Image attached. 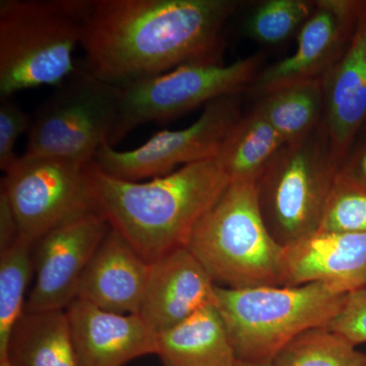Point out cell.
<instances>
[{
  "instance_id": "cell-31",
  "label": "cell",
  "mask_w": 366,
  "mask_h": 366,
  "mask_svg": "<svg viewBox=\"0 0 366 366\" xmlns=\"http://www.w3.org/2000/svg\"><path fill=\"white\" fill-rule=\"evenodd\" d=\"M0 366H11V365H9V360H0Z\"/></svg>"
},
{
  "instance_id": "cell-21",
  "label": "cell",
  "mask_w": 366,
  "mask_h": 366,
  "mask_svg": "<svg viewBox=\"0 0 366 366\" xmlns=\"http://www.w3.org/2000/svg\"><path fill=\"white\" fill-rule=\"evenodd\" d=\"M254 108L286 144L305 139L324 122L322 79L298 81L262 94Z\"/></svg>"
},
{
  "instance_id": "cell-12",
  "label": "cell",
  "mask_w": 366,
  "mask_h": 366,
  "mask_svg": "<svg viewBox=\"0 0 366 366\" xmlns=\"http://www.w3.org/2000/svg\"><path fill=\"white\" fill-rule=\"evenodd\" d=\"M366 0H315L292 54L264 66L249 93L257 96L298 81L322 79L343 56L357 30Z\"/></svg>"
},
{
  "instance_id": "cell-4",
  "label": "cell",
  "mask_w": 366,
  "mask_h": 366,
  "mask_svg": "<svg viewBox=\"0 0 366 366\" xmlns=\"http://www.w3.org/2000/svg\"><path fill=\"white\" fill-rule=\"evenodd\" d=\"M93 0L0 1V98L38 86H59L76 71Z\"/></svg>"
},
{
  "instance_id": "cell-10",
  "label": "cell",
  "mask_w": 366,
  "mask_h": 366,
  "mask_svg": "<svg viewBox=\"0 0 366 366\" xmlns=\"http://www.w3.org/2000/svg\"><path fill=\"white\" fill-rule=\"evenodd\" d=\"M243 113L242 95L220 98L204 106L189 127L159 132L134 150L117 151L103 144L93 162L107 174L127 182L164 177L177 166L218 158Z\"/></svg>"
},
{
  "instance_id": "cell-14",
  "label": "cell",
  "mask_w": 366,
  "mask_h": 366,
  "mask_svg": "<svg viewBox=\"0 0 366 366\" xmlns=\"http://www.w3.org/2000/svg\"><path fill=\"white\" fill-rule=\"evenodd\" d=\"M215 282L187 247L152 262L139 315L156 334L187 320L214 300Z\"/></svg>"
},
{
  "instance_id": "cell-18",
  "label": "cell",
  "mask_w": 366,
  "mask_h": 366,
  "mask_svg": "<svg viewBox=\"0 0 366 366\" xmlns=\"http://www.w3.org/2000/svg\"><path fill=\"white\" fill-rule=\"evenodd\" d=\"M156 355L163 366H233L237 360L213 303L158 334Z\"/></svg>"
},
{
  "instance_id": "cell-23",
  "label": "cell",
  "mask_w": 366,
  "mask_h": 366,
  "mask_svg": "<svg viewBox=\"0 0 366 366\" xmlns=\"http://www.w3.org/2000/svg\"><path fill=\"white\" fill-rule=\"evenodd\" d=\"M274 366H366V354L327 327H315L289 342Z\"/></svg>"
},
{
  "instance_id": "cell-16",
  "label": "cell",
  "mask_w": 366,
  "mask_h": 366,
  "mask_svg": "<svg viewBox=\"0 0 366 366\" xmlns=\"http://www.w3.org/2000/svg\"><path fill=\"white\" fill-rule=\"evenodd\" d=\"M150 268L124 236L110 228L86 267L76 298L106 312L139 315Z\"/></svg>"
},
{
  "instance_id": "cell-25",
  "label": "cell",
  "mask_w": 366,
  "mask_h": 366,
  "mask_svg": "<svg viewBox=\"0 0 366 366\" xmlns=\"http://www.w3.org/2000/svg\"><path fill=\"white\" fill-rule=\"evenodd\" d=\"M319 231L366 233V189L338 173Z\"/></svg>"
},
{
  "instance_id": "cell-1",
  "label": "cell",
  "mask_w": 366,
  "mask_h": 366,
  "mask_svg": "<svg viewBox=\"0 0 366 366\" xmlns=\"http://www.w3.org/2000/svg\"><path fill=\"white\" fill-rule=\"evenodd\" d=\"M236 0H94L81 46L86 69L122 86L189 64H223Z\"/></svg>"
},
{
  "instance_id": "cell-19",
  "label": "cell",
  "mask_w": 366,
  "mask_h": 366,
  "mask_svg": "<svg viewBox=\"0 0 366 366\" xmlns=\"http://www.w3.org/2000/svg\"><path fill=\"white\" fill-rule=\"evenodd\" d=\"M4 360L11 366H79L66 310L25 312L14 327Z\"/></svg>"
},
{
  "instance_id": "cell-3",
  "label": "cell",
  "mask_w": 366,
  "mask_h": 366,
  "mask_svg": "<svg viewBox=\"0 0 366 366\" xmlns=\"http://www.w3.org/2000/svg\"><path fill=\"white\" fill-rule=\"evenodd\" d=\"M349 295L325 282L295 287L215 285L213 305L223 320L236 360L266 362L273 361L300 334L327 327Z\"/></svg>"
},
{
  "instance_id": "cell-5",
  "label": "cell",
  "mask_w": 366,
  "mask_h": 366,
  "mask_svg": "<svg viewBox=\"0 0 366 366\" xmlns=\"http://www.w3.org/2000/svg\"><path fill=\"white\" fill-rule=\"evenodd\" d=\"M187 247L221 287L282 286L284 247L264 222L255 183H229Z\"/></svg>"
},
{
  "instance_id": "cell-17",
  "label": "cell",
  "mask_w": 366,
  "mask_h": 366,
  "mask_svg": "<svg viewBox=\"0 0 366 366\" xmlns=\"http://www.w3.org/2000/svg\"><path fill=\"white\" fill-rule=\"evenodd\" d=\"M324 124L342 163L366 127V6L357 30L340 60L322 76Z\"/></svg>"
},
{
  "instance_id": "cell-11",
  "label": "cell",
  "mask_w": 366,
  "mask_h": 366,
  "mask_svg": "<svg viewBox=\"0 0 366 366\" xmlns=\"http://www.w3.org/2000/svg\"><path fill=\"white\" fill-rule=\"evenodd\" d=\"M112 226L98 211L62 223L35 243L36 279L25 312L66 310L78 297L86 267Z\"/></svg>"
},
{
  "instance_id": "cell-30",
  "label": "cell",
  "mask_w": 366,
  "mask_h": 366,
  "mask_svg": "<svg viewBox=\"0 0 366 366\" xmlns=\"http://www.w3.org/2000/svg\"><path fill=\"white\" fill-rule=\"evenodd\" d=\"M233 366H274L273 361L266 362H249V361L236 360Z\"/></svg>"
},
{
  "instance_id": "cell-15",
  "label": "cell",
  "mask_w": 366,
  "mask_h": 366,
  "mask_svg": "<svg viewBox=\"0 0 366 366\" xmlns=\"http://www.w3.org/2000/svg\"><path fill=\"white\" fill-rule=\"evenodd\" d=\"M325 282L348 293L366 288V233L317 231L284 247L282 286Z\"/></svg>"
},
{
  "instance_id": "cell-9",
  "label": "cell",
  "mask_w": 366,
  "mask_h": 366,
  "mask_svg": "<svg viewBox=\"0 0 366 366\" xmlns=\"http://www.w3.org/2000/svg\"><path fill=\"white\" fill-rule=\"evenodd\" d=\"M90 163L47 156L19 157L1 180V190L16 215L19 235L36 243L74 217L97 211Z\"/></svg>"
},
{
  "instance_id": "cell-2",
  "label": "cell",
  "mask_w": 366,
  "mask_h": 366,
  "mask_svg": "<svg viewBox=\"0 0 366 366\" xmlns=\"http://www.w3.org/2000/svg\"><path fill=\"white\" fill-rule=\"evenodd\" d=\"M89 174L96 209L149 264L187 247L197 224L230 183L217 158L148 182L112 177L93 161Z\"/></svg>"
},
{
  "instance_id": "cell-24",
  "label": "cell",
  "mask_w": 366,
  "mask_h": 366,
  "mask_svg": "<svg viewBox=\"0 0 366 366\" xmlns=\"http://www.w3.org/2000/svg\"><path fill=\"white\" fill-rule=\"evenodd\" d=\"M315 6L312 0H264L244 21V33L259 44L274 47L297 36Z\"/></svg>"
},
{
  "instance_id": "cell-26",
  "label": "cell",
  "mask_w": 366,
  "mask_h": 366,
  "mask_svg": "<svg viewBox=\"0 0 366 366\" xmlns=\"http://www.w3.org/2000/svg\"><path fill=\"white\" fill-rule=\"evenodd\" d=\"M32 118L11 98H0V169L4 173L16 162L14 152L21 134L30 131Z\"/></svg>"
},
{
  "instance_id": "cell-6",
  "label": "cell",
  "mask_w": 366,
  "mask_h": 366,
  "mask_svg": "<svg viewBox=\"0 0 366 366\" xmlns=\"http://www.w3.org/2000/svg\"><path fill=\"white\" fill-rule=\"evenodd\" d=\"M339 169L324 122L274 156L255 190L264 222L279 244L288 247L319 231Z\"/></svg>"
},
{
  "instance_id": "cell-22",
  "label": "cell",
  "mask_w": 366,
  "mask_h": 366,
  "mask_svg": "<svg viewBox=\"0 0 366 366\" xmlns=\"http://www.w3.org/2000/svg\"><path fill=\"white\" fill-rule=\"evenodd\" d=\"M35 243L23 236L0 252V360L6 358L14 327L25 314V296L35 271Z\"/></svg>"
},
{
  "instance_id": "cell-29",
  "label": "cell",
  "mask_w": 366,
  "mask_h": 366,
  "mask_svg": "<svg viewBox=\"0 0 366 366\" xmlns=\"http://www.w3.org/2000/svg\"><path fill=\"white\" fill-rule=\"evenodd\" d=\"M19 236V226L9 197L0 190V252L11 247Z\"/></svg>"
},
{
  "instance_id": "cell-27",
  "label": "cell",
  "mask_w": 366,
  "mask_h": 366,
  "mask_svg": "<svg viewBox=\"0 0 366 366\" xmlns=\"http://www.w3.org/2000/svg\"><path fill=\"white\" fill-rule=\"evenodd\" d=\"M327 327L355 346L366 343V288L347 296L340 312Z\"/></svg>"
},
{
  "instance_id": "cell-13",
  "label": "cell",
  "mask_w": 366,
  "mask_h": 366,
  "mask_svg": "<svg viewBox=\"0 0 366 366\" xmlns=\"http://www.w3.org/2000/svg\"><path fill=\"white\" fill-rule=\"evenodd\" d=\"M66 314L79 366H124L157 354L158 334L139 315L106 312L79 298Z\"/></svg>"
},
{
  "instance_id": "cell-8",
  "label": "cell",
  "mask_w": 366,
  "mask_h": 366,
  "mask_svg": "<svg viewBox=\"0 0 366 366\" xmlns=\"http://www.w3.org/2000/svg\"><path fill=\"white\" fill-rule=\"evenodd\" d=\"M119 95L120 86L76 69L38 108L24 155L92 162L99 149L109 144Z\"/></svg>"
},
{
  "instance_id": "cell-7",
  "label": "cell",
  "mask_w": 366,
  "mask_h": 366,
  "mask_svg": "<svg viewBox=\"0 0 366 366\" xmlns=\"http://www.w3.org/2000/svg\"><path fill=\"white\" fill-rule=\"evenodd\" d=\"M264 62L255 54L230 64H189L120 86L110 146L139 125L166 124L218 99L249 93Z\"/></svg>"
},
{
  "instance_id": "cell-28",
  "label": "cell",
  "mask_w": 366,
  "mask_h": 366,
  "mask_svg": "<svg viewBox=\"0 0 366 366\" xmlns=\"http://www.w3.org/2000/svg\"><path fill=\"white\" fill-rule=\"evenodd\" d=\"M339 173L366 189V127L354 139Z\"/></svg>"
},
{
  "instance_id": "cell-20",
  "label": "cell",
  "mask_w": 366,
  "mask_h": 366,
  "mask_svg": "<svg viewBox=\"0 0 366 366\" xmlns=\"http://www.w3.org/2000/svg\"><path fill=\"white\" fill-rule=\"evenodd\" d=\"M285 144L280 134L254 107L243 113L217 159L230 182L255 183Z\"/></svg>"
}]
</instances>
